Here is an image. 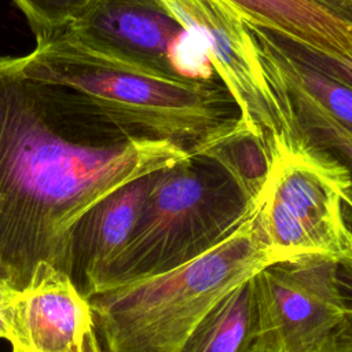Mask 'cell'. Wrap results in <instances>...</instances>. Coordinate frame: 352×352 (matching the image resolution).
Instances as JSON below:
<instances>
[{
    "label": "cell",
    "instance_id": "cell-1",
    "mask_svg": "<svg viewBox=\"0 0 352 352\" xmlns=\"http://www.w3.org/2000/svg\"><path fill=\"white\" fill-rule=\"evenodd\" d=\"M192 155L114 109L28 77L0 56V282L26 290L40 265L70 274L69 235L96 201Z\"/></svg>",
    "mask_w": 352,
    "mask_h": 352
},
{
    "label": "cell",
    "instance_id": "cell-2",
    "mask_svg": "<svg viewBox=\"0 0 352 352\" xmlns=\"http://www.w3.org/2000/svg\"><path fill=\"white\" fill-rule=\"evenodd\" d=\"M274 261L278 258L263 241L253 213L201 257L94 293L88 302L95 333L106 352H180L198 322L223 296Z\"/></svg>",
    "mask_w": 352,
    "mask_h": 352
},
{
    "label": "cell",
    "instance_id": "cell-3",
    "mask_svg": "<svg viewBox=\"0 0 352 352\" xmlns=\"http://www.w3.org/2000/svg\"><path fill=\"white\" fill-rule=\"evenodd\" d=\"M36 43L23 56L28 77L78 89L154 139L194 144L228 118L227 91L212 81L144 73L96 55L63 33Z\"/></svg>",
    "mask_w": 352,
    "mask_h": 352
},
{
    "label": "cell",
    "instance_id": "cell-4",
    "mask_svg": "<svg viewBox=\"0 0 352 352\" xmlns=\"http://www.w3.org/2000/svg\"><path fill=\"white\" fill-rule=\"evenodd\" d=\"M254 210L256 201H246L228 176H206L195 168L194 157L158 172L128 242L106 268L96 292L201 257Z\"/></svg>",
    "mask_w": 352,
    "mask_h": 352
},
{
    "label": "cell",
    "instance_id": "cell-5",
    "mask_svg": "<svg viewBox=\"0 0 352 352\" xmlns=\"http://www.w3.org/2000/svg\"><path fill=\"white\" fill-rule=\"evenodd\" d=\"M270 150L254 212L267 248L278 260L318 254L352 263V228L344 210L349 168L300 132L272 138Z\"/></svg>",
    "mask_w": 352,
    "mask_h": 352
},
{
    "label": "cell",
    "instance_id": "cell-6",
    "mask_svg": "<svg viewBox=\"0 0 352 352\" xmlns=\"http://www.w3.org/2000/svg\"><path fill=\"white\" fill-rule=\"evenodd\" d=\"M151 1L180 28L201 38L214 74L254 136L271 146L278 135L298 133L268 82L257 44L236 6L230 0Z\"/></svg>",
    "mask_w": 352,
    "mask_h": 352
},
{
    "label": "cell",
    "instance_id": "cell-7",
    "mask_svg": "<svg viewBox=\"0 0 352 352\" xmlns=\"http://www.w3.org/2000/svg\"><path fill=\"white\" fill-rule=\"evenodd\" d=\"M336 274V260L311 254L274 261L253 275L258 352H316L342 330Z\"/></svg>",
    "mask_w": 352,
    "mask_h": 352
},
{
    "label": "cell",
    "instance_id": "cell-8",
    "mask_svg": "<svg viewBox=\"0 0 352 352\" xmlns=\"http://www.w3.org/2000/svg\"><path fill=\"white\" fill-rule=\"evenodd\" d=\"M180 29L151 0H91L62 33L106 59L175 77L166 66V50Z\"/></svg>",
    "mask_w": 352,
    "mask_h": 352
},
{
    "label": "cell",
    "instance_id": "cell-9",
    "mask_svg": "<svg viewBox=\"0 0 352 352\" xmlns=\"http://www.w3.org/2000/svg\"><path fill=\"white\" fill-rule=\"evenodd\" d=\"M94 329L89 302L69 275L43 264L16 300V345L22 352H81Z\"/></svg>",
    "mask_w": 352,
    "mask_h": 352
},
{
    "label": "cell",
    "instance_id": "cell-10",
    "mask_svg": "<svg viewBox=\"0 0 352 352\" xmlns=\"http://www.w3.org/2000/svg\"><path fill=\"white\" fill-rule=\"evenodd\" d=\"M157 173L109 192L73 224L69 235V276L87 300L96 292L106 268L128 242Z\"/></svg>",
    "mask_w": 352,
    "mask_h": 352
},
{
    "label": "cell",
    "instance_id": "cell-11",
    "mask_svg": "<svg viewBox=\"0 0 352 352\" xmlns=\"http://www.w3.org/2000/svg\"><path fill=\"white\" fill-rule=\"evenodd\" d=\"M246 21L336 62L352 59V21L314 0H230Z\"/></svg>",
    "mask_w": 352,
    "mask_h": 352
},
{
    "label": "cell",
    "instance_id": "cell-12",
    "mask_svg": "<svg viewBox=\"0 0 352 352\" xmlns=\"http://www.w3.org/2000/svg\"><path fill=\"white\" fill-rule=\"evenodd\" d=\"M192 157L216 162L236 186L243 198L254 202L267 179L270 144L254 136L239 117H228L191 144Z\"/></svg>",
    "mask_w": 352,
    "mask_h": 352
},
{
    "label": "cell",
    "instance_id": "cell-13",
    "mask_svg": "<svg viewBox=\"0 0 352 352\" xmlns=\"http://www.w3.org/2000/svg\"><path fill=\"white\" fill-rule=\"evenodd\" d=\"M253 276L223 296L198 322L180 352H258Z\"/></svg>",
    "mask_w": 352,
    "mask_h": 352
},
{
    "label": "cell",
    "instance_id": "cell-14",
    "mask_svg": "<svg viewBox=\"0 0 352 352\" xmlns=\"http://www.w3.org/2000/svg\"><path fill=\"white\" fill-rule=\"evenodd\" d=\"M248 28L258 50L316 99L334 120L352 132V88L330 78L297 58L272 32L250 22H248Z\"/></svg>",
    "mask_w": 352,
    "mask_h": 352
},
{
    "label": "cell",
    "instance_id": "cell-15",
    "mask_svg": "<svg viewBox=\"0 0 352 352\" xmlns=\"http://www.w3.org/2000/svg\"><path fill=\"white\" fill-rule=\"evenodd\" d=\"M280 85L298 131L318 147L336 150L352 173V132L290 77L282 76ZM344 206L352 213V186L345 194Z\"/></svg>",
    "mask_w": 352,
    "mask_h": 352
},
{
    "label": "cell",
    "instance_id": "cell-16",
    "mask_svg": "<svg viewBox=\"0 0 352 352\" xmlns=\"http://www.w3.org/2000/svg\"><path fill=\"white\" fill-rule=\"evenodd\" d=\"M91 0H14L25 14L36 40L62 33Z\"/></svg>",
    "mask_w": 352,
    "mask_h": 352
},
{
    "label": "cell",
    "instance_id": "cell-17",
    "mask_svg": "<svg viewBox=\"0 0 352 352\" xmlns=\"http://www.w3.org/2000/svg\"><path fill=\"white\" fill-rule=\"evenodd\" d=\"M166 66L172 76L190 81L209 82L214 77L204 43L194 32L183 28L168 45Z\"/></svg>",
    "mask_w": 352,
    "mask_h": 352
},
{
    "label": "cell",
    "instance_id": "cell-18",
    "mask_svg": "<svg viewBox=\"0 0 352 352\" xmlns=\"http://www.w3.org/2000/svg\"><path fill=\"white\" fill-rule=\"evenodd\" d=\"M280 40L285 43V45L289 48V51L292 54H294L297 58L302 59L304 62H307L308 65H311L320 73L329 76L330 78L352 88V59L344 60V62H336L333 59L324 58L322 55H318L315 52H311L301 47H297L292 43H287L283 38H280Z\"/></svg>",
    "mask_w": 352,
    "mask_h": 352
},
{
    "label": "cell",
    "instance_id": "cell-19",
    "mask_svg": "<svg viewBox=\"0 0 352 352\" xmlns=\"http://www.w3.org/2000/svg\"><path fill=\"white\" fill-rule=\"evenodd\" d=\"M19 292L0 282V337L16 345V300Z\"/></svg>",
    "mask_w": 352,
    "mask_h": 352
},
{
    "label": "cell",
    "instance_id": "cell-20",
    "mask_svg": "<svg viewBox=\"0 0 352 352\" xmlns=\"http://www.w3.org/2000/svg\"><path fill=\"white\" fill-rule=\"evenodd\" d=\"M336 278L345 309V323L338 334L352 336V263H337Z\"/></svg>",
    "mask_w": 352,
    "mask_h": 352
},
{
    "label": "cell",
    "instance_id": "cell-21",
    "mask_svg": "<svg viewBox=\"0 0 352 352\" xmlns=\"http://www.w3.org/2000/svg\"><path fill=\"white\" fill-rule=\"evenodd\" d=\"M333 12L352 21V0H314Z\"/></svg>",
    "mask_w": 352,
    "mask_h": 352
},
{
    "label": "cell",
    "instance_id": "cell-22",
    "mask_svg": "<svg viewBox=\"0 0 352 352\" xmlns=\"http://www.w3.org/2000/svg\"><path fill=\"white\" fill-rule=\"evenodd\" d=\"M316 352H352V336L336 334L329 344Z\"/></svg>",
    "mask_w": 352,
    "mask_h": 352
},
{
    "label": "cell",
    "instance_id": "cell-23",
    "mask_svg": "<svg viewBox=\"0 0 352 352\" xmlns=\"http://www.w3.org/2000/svg\"><path fill=\"white\" fill-rule=\"evenodd\" d=\"M12 352H22L18 349H12ZM81 352H103L100 342L98 340V334L95 333V329H92L91 331L87 333L85 338H84V344H82V349Z\"/></svg>",
    "mask_w": 352,
    "mask_h": 352
}]
</instances>
